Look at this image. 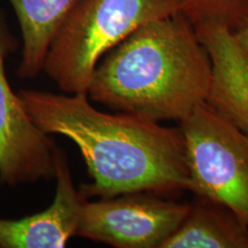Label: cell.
<instances>
[{"mask_svg":"<svg viewBox=\"0 0 248 248\" xmlns=\"http://www.w3.org/2000/svg\"><path fill=\"white\" fill-rule=\"evenodd\" d=\"M188 191L231 209L248 225V135L208 102L179 122Z\"/></svg>","mask_w":248,"mask_h":248,"instance_id":"obj_4","label":"cell"},{"mask_svg":"<svg viewBox=\"0 0 248 248\" xmlns=\"http://www.w3.org/2000/svg\"><path fill=\"white\" fill-rule=\"evenodd\" d=\"M178 12L192 24L216 22L231 31L248 21V0H177Z\"/></svg>","mask_w":248,"mask_h":248,"instance_id":"obj_11","label":"cell"},{"mask_svg":"<svg viewBox=\"0 0 248 248\" xmlns=\"http://www.w3.org/2000/svg\"><path fill=\"white\" fill-rule=\"evenodd\" d=\"M232 32H233L234 38L240 47L248 53V21Z\"/></svg>","mask_w":248,"mask_h":248,"instance_id":"obj_12","label":"cell"},{"mask_svg":"<svg viewBox=\"0 0 248 248\" xmlns=\"http://www.w3.org/2000/svg\"><path fill=\"white\" fill-rule=\"evenodd\" d=\"M194 28L212 60L207 102L248 135V53L224 24L202 22Z\"/></svg>","mask_w":248,"mask_h":248,"instance_id":"obj_8","label":"cell"},{"mask_svg":"<svg viewBox=\"0 0 248 248\" xmlns=\"http://www.w3.org/2000/svg\"><path fill=\"white\" fill-rule=\"evenodd\" d=\"M16 40L0 18V182L16 186L54 179L58 146L28 115L5 73Z\"/></svg>","mask_w":248,"mask_h":248,"instance_id":"obj_6","label":"cell"},{"mask_svg":"<svg viewBox=\"0 0 248 248\" xmlns=\"http://www.w3.org/2000/svg\"><path fill=\"white\" fill-rule=\"evenodd\" d=\"M190 207L152 192L86 199L76 235L115 248H162Z\"/></svg>","mask_w":248,"mask_h":248,"instance_id":"obj_5","label":"cell"},{"mask_svg":"<svg viewBox=\"0 0 248 248\" xmlns=\"http://www.w3.org/2000/svg\"><path fill=\"white\" fill-rule=\"evenodd\" d=\"M28 115L48 135H61L78 147L91 183L79 186L89 198L152 192L175 198L188 191L185 141L179 126L92 106L85 93L21 90Z\"/></svg>","mask_w":248,"mask_h":248,"instance_id":"obj_1","label":"cell"},{"mask_svg":"<svg viewBox=\"0 0 248 248\" xmlns=\"http://www.w3.org/2000/svg\"><path fill=\"white\" fill-rule=\"evenodd\" d=\"M190 212L162 248H248V225L222 203L194 195Z\"/></svg>","mask_w":248,"mask_h":248,"instance_id":"obj_9","label":"cell"},{"mask_svg":"<svg viewBox=\"0 0 248 248\" xmlns=\"http://www.w3.org/2000/svg\"><path fill=\"white\" fill-rule=\"evenodd\" d=\"M212 60L178 13L148 22L108 51L90 82L91 100L142 119L182 122L207 101Z\"/></svg>","mask_w":248,"mask_h":248,"instance_id":"obj_2","label":"cell"},{"mask_svg":"<svg viewBox=\"0 0 248 248\" xmlns=\"http://www.w3.org/2000/svg\"><path fill=\"white\" fill-rule=\"evenodd\" d=\"M22 33L17 76L32 79L43 71L52 39L78 0H8Z\"/></svg>","mask_w":248,"mask_h":248,"instance_id":"obj_10","label":"cell"},{"mask_svg":"<svg viewBox=\"0 0 248 248\" xmlns=\"http://www.w3.org/2000/svg\"><path fill=\"white\" fill-rule=\"evenodd\" d=\"M176 13L177 0H78L52 39L43 71L61 91L88 94L108 51L144 24Z\"/></svg>","mask_w":248,"mask_h":248,"instance_id":"obj_3","label":"cell"},{"mask_svg":"<svg viewBox=\"0 0 248 248\" xmlns=\"http://www.w3.org/2000/svg\"><path fill=\"white\" fill-rule=\"evenodd\" d=\"M57 181L47 209L20 219L0 218V248H62L76 235L84 198L74 185L67 155L55 152Z\"/></svg>","mask_w":248,"mask_h":248,"instance_id":"obj_7","label":"cell"}]
</instances>
